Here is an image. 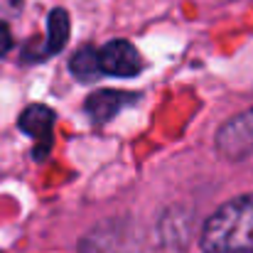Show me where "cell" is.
Wrapping results in <instances>:
<instances>
[{
	"instance_id": "cell-6",
	"label": "cell",
	"mask_w": 253,
	"mask_h": 253,
	"mask_svg": "<svg viewBox=\"0 0 253 253\" xmlns=\"http://www.w3.org/2000/svg\"><path fill=\"white\" fill-rule=\"evenodd\" d=\"M67 40H69V15H67V10L54 7L47 17V47H44L47 52L44 54L52 57V54L62 52Z\"/></svg>"
},
{
	"instance_id": "cell-7",
	"label": "cell",
	"mask_w": 253,
	"mask_h": 253,
	"mask_svg": "<svg viewBox=\"0 0 253 253\" xmlns=\"http://www.w3.org/2000/svg\"><path fill=\"white\" fill-rule=\"evenodd\" d=\"M69 69H72V74H74L79 82H96V79L103 74L98 52L91 49V47H82V49L72 57Z\"/></svg>"
},
{
	"instance_id": "cell-2",
	"label": "cell",
	"mask_w": 253,
	"mask_h": 253,
	"mask_svg": "<svg viewBox=\"0 0 253 253\" xmlns=\"http://www.w3.org/2000/svg\"><path fill=\"white\" fill-rule=\"evenodd\" d=\"M216 148L229 160H241L253 153V111L231 118L216 133Z\"/></svg>"
},
{
	"instance_id": "cell-8",
	"label": "cell",
	"mask_w": 253,
	"mask_h": 253,
	"mask_svg": "<svg viewBox=\"0 0 253 253\" xmlns=\"http://www.w3.org/2000/svg\"><path fill=\"white\" fill-rule=\"evenodd\" d=\"M0 44H5V47L10 44V35H7V27L2 22H0Z\"/></svg>"
},
{
	"instance_id": "cell-1",
	"label": "cell",
	"mask_w": 253,
	"mask_h": 253,
	"mask_svg": "<svg viewBox=\"0 0 253 253\" xmlns=\"http://www.w3.org/2000/svg\"><path fill=\"white\" fill-rule=\"evenodd\" d=\"M204 253H253V192L224 202L199 236Z\"/></svg>"
},
{
	"instance_id": "cell-4",
	"label": "cell",
	"mask_w": 253,
	"mask_h": 253,
	"mask_svg": "<svg viewBox=\"0 0 253 253\" xmlns=\"http://www.w3.org/2000/svg\"><path fill=\"white\" fill-rule=\"evenodd\" d=\"M54 121H57L54 111L47 108V106H40V103L27 106V108L22 111V116H20V130L37 143L40 155H42V150L47 153V148H49V143H52Z\"/></svg>"
},
{
	"instance_id": "cell-5",
	"label": "cell",
	"mask_w": 253,
	"mask_h": 253,
	"mask_svg": "<svg viewBox=\"0 0 253 253\" xmlns=\"http://www.w3.org/2000/svg\"><path fill=\"white\" fill-rule=\"evenodd\" d=\"M135 96H128L123 91H96L86 98V113L93 123H108L113 116H118V111H123L128 103H135Z\"/></svg>"
},
{
	"instance_id": "cell-3",
	"label": "cell",
	"mask_w": 253,
	"mask_h": 253,
	"mask_svg": "<svg viewBox=\"0 0 253 253\" xmlns=\"http://www.w3.org/2000/svg\"><path fill=\"white\" fill-rule=\"evenodd\" d=\"M101 69L108 77H138L143 72V59L138 49L126 40H111L98 49Z\"/></svg>"
}]
</instances>
